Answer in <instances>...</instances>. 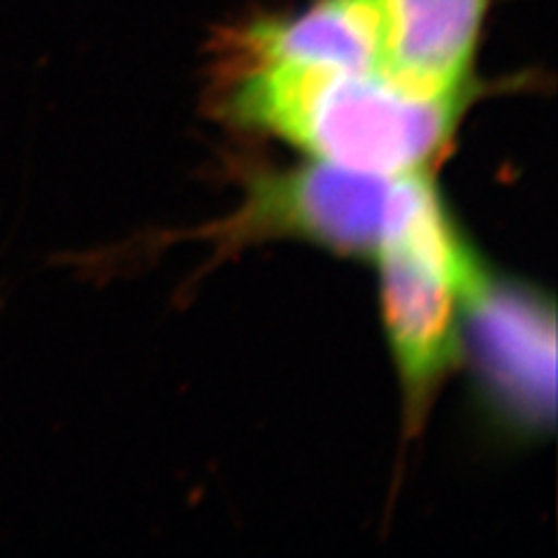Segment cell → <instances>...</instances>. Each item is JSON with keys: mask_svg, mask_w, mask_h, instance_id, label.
I'll list each match as a JSON object with an SVG mask.
<instances>
[{"mask_svg": "<svg viewBox=\"0 0 558 558\" xmlns=\"http://www.w3.org/2000/svg\"><path fill=\"white\" fill-rule=\"evenodd\" d=\"M488 0H379L381 73L424 94H468Z\"/></svg>", "mask_w": 558, "mask_h": 558, "instance_id": "cell-5", "label": "cell"}, {"mask_svg": "<svg viewBox=\"0 0 558 558\" xmlns=\"http://www.w3.org/2000/svg\"><path fill=\"white\" fill-rule=\"evenodd\" d=\"M435 198L426 172L377 174L312 161L258 180L233 229L377 260Z\"/></svg>", "mask_w": 558, "mask_h": 558, "instance_id": "cell-2", "label": "cell"}, {"mask_svg": "<svg viewBox=\"0 0 558 558\" xmlns=\"http://www.w3.org/2000/svg\"><path fill=\"white\" fill-rule=\"evenodd\" d=\"M375 264L396 373L410 414H422L459 356L463 303L484 282L486 272L468 279L430 258L400 250L381 254Z\"/></svg>", "mask_w": 558, "mask_h": 558, "instance_id": "cell-4", "label": "cell"}, {"mask_svg": "<svg viewBox=\"0 0 558 558\" xmlns=\"http://www.w3.org/2000/svg\"><path fill=\"white\" fill-rule=\"evenodd\" d=\"M0 310H3V295H0Z\"/></svg>", "mask_w": 558, "mask_h": 558, "instance_id": "cell-7", "label": "cell"}, {"mask_svg": "<svg viewBox=\"0 0 558 558\" xmlns=\"http://www.w3.org/2000/svg\"><path fill=\"white\" fill-rule=\"evenodd\" d=\"M238 59L240 63L289 61L381 73L379 0H322L291 20L256 22L238 38Z\"/></svg>", "mask_w": 558, "mask_h": 558, "instance_id": "cell-6", "label": "cell"}, {"mask_svg": "<svg viewBox=\"0 0 558 558\" xmlns=\"http://www.w3.org/2000/svg\"><path fill=\"white\" fill-rule=\"evenodd\" d=\"M468 94L414 92L379 70L256 61L238 65L226 110L238 124L284 140L312 161L416 174L445 151Z\"/></svg>", "mask_w": 558, "mask_h": 558, "instance_id": "cell-1", "label": "cell"}, {"mask_svg": "<svg viewBox=\"0 0 558 558\" xmlns=\"http://www.w3.org/2000/svg\"><path fill=\"white\" fill-rule=\"evenodd\" d=\"M482 387L519 428H549L556 408L554 305L533 289L484 282L463 303Z\"/></svg>", "mask_w": 558, "mask_h": 558, "instance_id": "cell-3", "label": "cell"}]
</instances>
